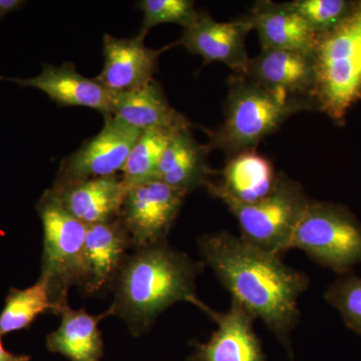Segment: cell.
<instances>
[{"label":"cell","instance_id":"obj_1","mask_svg":"<svg viewBox=\"0 0 361 361\" xmlns=\"http://www.w3.org/2000/svg\"><path fill=\"white\" fill-rule=\"evenodd\" d=\"M198 248L232 299L264 323L292 360L290 336L300 320L299 298L310 287V277L285 264L281 255L227 231L203 235Z\"/></svg>","mask_w":361,"mask_h":361},{"label":"cell","instance_id":"obj_2","mask_svg":"<svg viewBox=\"0 0 361 361\" xmlns=\"http://www.w3.org/2000/svg\"><path fill=\"white\" fill-rule=\"evenodd\" d=\"M169 242L137 249L129 254L111 284L114 300L108 311L137 337L147 334L157 318L173 304L188 302L200 308L196 281L205 269Z\"/></svg>","mask_w":361,"mask_h":361},{"label":"cell","instance_id":"obj_3","mask_svg":"<svg viewBox=\"0 0 361 361\" xmlns=\"http://www.w3.org/2000/svg\"><path fill=\"white\" fill-rule=\"evenodd\" d=\"M228 85L224 122L205 132L209 149H220L229 158L256 149L292 116L315 110L310 99L275 92L241 73L232 75Z\"/></svg>","mask_w":361,"mask_h":361},{"label":"cell","instance_id":"obj_4","mask_svg":"<svg viewBox=\"0 0 361 361\" xmlns=\"http://www.w3.org/2000/svg\"><path fill=\"white\" fill-rule=\"evenodd\" d=\"M312 58L315 109L343 125L361 99V0L341 23L318 35Z\"/></svg>","mask_w":361,"mask_h":361},{"label":"cell","instance_id":"obj_5","mask_svg":"<svg viewBox=\"0 0 361 361\" xmlns=\"http://www.w3.org/2000/svg\"><path fill=\"white\" fill-rule=\"evenodd\" d=\"M37 211L44 228L39 279L47 286L59 315L68 305L71 287L80 285L87 226L63 208L51 188L40 197Z\"/></svg>","mask_w":361,"mask_h":361},{"label":"cell","instance_id":"obj_6","mask_svg":"<svg viewBox=\"0 0 361 361\" xmlns=\"http://www.w3.org/2000/svg\"><path fill=\"white\" fill-rule=\"evenodd\" d=\"M290 249L305 252L341 276L361 264V222L346 207L311 200L294 230Z\"/></svg>","mask_w":361,"mask_h":361},{"label":"cell","instance_id":"obj_7","mask_svg":"<svg viewBox=\"0 0 361 361\" xmlns=\"http://www.w3.org/2000/svg\"><path fill=\"white\" fill-rule=\"evenodd\" d=\"M310 201L300 183L281 174L274 191L263 200L251 205L226 206L236 218L242 238L281 255L289 250L294 230Z\"/></svg>","mask_w":361,"mask_h":361},{"label":"cell","instance_id":"obj_8","mask_svg":"<svg viewBox=\"0 0 361 361\" xmlns=\"http://www.w3.org/2000/svg\"><path fill=\"white\" fill-rule=\"evenodd\" d=\"M142 130L114 116H104L99 134L61 161L54 188L120 174Z\"/></svg>","mask_w":361,"mask_h":361},{"label":"cell","instance_id":"obj_9","mask_svg":"<svg viewBox=\"0 0 361 361\" xmlns=\"http://www.w3.org/2000/svg\"><path fill=\"white\" fill-rule=\"evenodd\" d=\"M188 195L160 180L128 189L120 219L135 250L168 241Z\"/></svg>","mask_w":361,"mask_h":361},{"label":"cell","instance_id":"obj_10","mask_svg":"<svg viewBox=\"0 0 361 361\" xmlns=\"http://www.w3.org/2000/svg\"><path fill=\"white\" fill-rule=\"evenodd\" d=\"M253 30L251 20L219 23L207 11H198L195 20L184 28L177 44L190 54L203 59L204 63H221L245 75L250 58L246 49V37Z\"/></svg>","mask_w":361,"mask_h":361},{"label":"cell","instance_id":"obj_11","mask_svg":"<svg viewBox=\"0 0 361 361\" xmlns=\"http://www.w3.org/2000/svg\"><path fill=\"white\" fill-rule=\"evenodd\" d=\"M200 310L212 319L218 329L205 343L193 341V353L188 361H267L255 330V318L238 301L232 299L225 312L209 307Z\"/></svg>","mask_w":361,"mask_h":361},{"label":"cell","instance_id":"obj_12","mask_svg":"<svg viewBox=\"0 0 361 361\" xmlns=\"http://www.w3.org/2000/svg\"><path fill=\"white\" fill-rule=\"evenodd\" d=\"M132 247L123 221L87 226L82 269L78 288L85 296H99L111 290V284Z\"/></svg>","mask_w":361,"mask_h":361},{"label":"cell","instance_id":"obj_13","mask_svg":"<svg viewBox=\"0 0 361 361\" xmlns=\"http://www.w3.org/2000/svg\"><path fill=\"white\" fill-rule=\"evenodd\" d=\"M280 176L272 161L254 149L230 157L206 190L225 205H251L274 191Z\"/></svg>","mask_w":361,"mask_h":361},{"label":"cell","instance_id":"obj_14","mask_svg":"<svg viewBox=\"0 0 361 361\" xmlns=\"http://www.w3.org/2000/svg\"><path fill=\"white\" fill-rule=\"evenodd\" d=\"M145 39L140 35L130 39L104 35V68L97 80L111 92L132 90L152 82L161 54L172 45L161 49H149L145 44Z\"/></svg>","mask_w":361,"mask_h":361},{"label":"cell","instance_id":"obj_15","mask_svg":"<svg viewBox=\"0 0 361 361\" xmlns=\"http://www.w3.org/2000/svg\"><path fill=\"white\" fill-rule=\"evenodd\" d=\"M0 80L42 90L59 106H85L99 111L104 116L111 115L113 92L96 78L80 75L71 63L45 65L42 73L33 78L0 77Z\"/></svg>","mask_w":361,"mask_h":361},{"label":"cell","instance_id":"obj_16","mask_svg":"<svg viewBox=\"0 0 361 361\" xmlns=\"http://www.w3.org/2000/svg\"><path fill=\"white\" fill-rule=\"evenodd\" d=\"M312 54L290 49H262L256 58L250 59L245 75L275 92L310 99L314 106Z\"/></svg>","mask_w":361,"mask_h":361},{"label":"cell","instance_id":"obj_17","mask_svg":"<svg viewBox=\"0 0 361 361\" xmlns=\"http://www.w3.org/2000/svg\"><path fill=\"white\" fill-rule=\"evenodd\" d=\"M128 189L121 173L65 187H51L63 208L85 226L111 222L120 218Z\"/></svg>","mask_w":361,"mask_h":361},{"label":"cell","instance_id":"obj_18","mask_svg":"<svg viewBox=\"0 0 361 361\" xmlns=\"http://www.w3.org/2000/svg\"><path fill=\"white\" fill-rule=\"evenodd\" d=\"M191 128L186 126L176 132L158 171V180L188 194L199 188L206 189L217 174L209 164L210 149L197 141Z\"/></svg>","mask_w":361,"mask_h":361},{"label":"cell","instance_id":"obj_19","mask_svg":"<svg viewBox=\"0 0 361 361\" xmlns=\"http://www.w3.org/2000/svg\"><path fill=\"white\" fill-rule=\"evenodd\" d=\"M249 20L258 32L262 49H290L313 54L318 35L290 2L257 1Z\"/></svg>","mask_w":361,"mask_h":361},{"label":"cell","instance_id":"obj_20","mask_svg":"<svg viewBox=\"0 0 361 361\" xmlns=\"http://www.w3.org/2000/svg\"><path fill=\"white\" fill-rule=\"evenodd\" d=\"M59 329L47 336V348L65 356L70 361H101L104 344L99 323L109 317L108 310L90 315L84 308L73 310L66 305L61 310Z\"/></svg>","mask_w":361,"mask_h":361},{"label":"cell","instance_id":"obj_21","mask_svg":"<svg viewBox=\"0 0 361 361\" xmlns=\"http://www.w3.org/2000/svg\"><path fill=\"white\" fill-rule=\"evenodd\" d=\"M111 116L141 130L191 123L171 106L155 80L137 89L113 92Z\"/></svg>","mask_w":361,"mask_h":361},{"label":"cell","instance_id":"obj_22","mask_svg":"<svg viewBox=\"0 0 361 361\" xmlns=\"http://www.w3.org/2000/svg\"><path fill=\"white\" fill-rule=\"evenodd\" d=\"M191 125L142 130L121 172L128 188L158 180L159 166L171 140L180 128Z\"/></svg>","mask_w":361,"mask_h":361},{"label":"cell","instance_id":"obj_23","mask_svg":"<svg viewBox=\"0 0 361 361\" xmlns=\"http://www.w3.org/2000/svg\"><path fill=\"white\" fill-rule=\"evenodd\" d=\"M47 313L58 315L44 282L39 279L28 288H11L0 312V336L30 329L39 315Z\"/></svg>","mask_w":361,"mask_h":361},{"label":"cell","instance_id":"obj_24","mask_svg":"<svg viewBox=\"0 0 361 361\" xmlns=\"http://www.w3.org/2000/svg\"><path fill=\"white\" fill-rule=\"evenodd\" d=\"M324 299L338 311L346 326L361 336V277L341 275L327 287Z\"/></svg>","mask_w":361,"mask_h":361},{"label":"cell","instance_id":"obj_25","mask_svg":"<svg viewBox=\"0 0 361 361\" xmlns=\"http://www.w3.org/2000/svg\"><path fill=\"white\" fill-rule=\"evenodd\" d=\"M137 7L142 11V23L137 35L146 37L152 28L164 23L187 27L198 14L191 0H142Z\"/></svg>","mask_w":361,"mask_h":361},{"label":"cell","instance_id":"obj_26","mask_svg":"<svg viewBox=\"0 0 361 361\" xmlns=\"http://www.w3.org/2000/svg\"><path fill=\"white\" fill-rule=\"evenodd\" d=\"M357 1L348 0H294L291 6L307 21L317 35L329 32L345 20Z\"/></svg>","mask_w":361,"mask_h":361},{"label":"cell","instance_id":"obj_27","mask_svg":"<svg viewBox=\"0 0 361 361\" xmlns=\"http://www.w3.org/2000/svg\"><path fill=\"white\" fill-rule=\"evenodd\" d=\"M25 4V1L21 0H0V20L7 14L18 11Z\"/></svg>","mask_w":361,"mask_h":361},{"label":"cell","instance_id":"obj_28","mask_svg":"<svg viewBox=\"0 0 361 361\" xmlns=\"http://www.w3.org/2000/svg\"><path fill=\"white\" fill-rule=\"evenodd\" d=\"M0 336V361H30L32 357L25 355H14L11 351L7 350L2 343Z\"/></svg>","mask_w":361,"mask_h":361}]
</instances>
